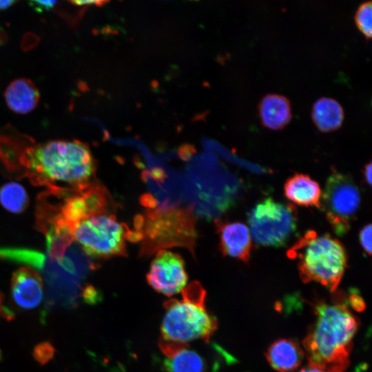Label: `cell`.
I'll return each instance as SVG.
<instances>
[{"instance_id":"1","label":"cell","mask_w":372,"mask_h":372,"mask_svg":"<svg viewBox=\"0 0 372 372\" xmlns=\"http://www.w3.org/2000/svg\"><path fill=\"white\" fill-rule=\"evenodd\" d=\"M333 303L314 304L316 320L302 341L309 365L325 372H344L349 364L353 339L359 322L349 311L342 295Z\"/></svg>"},{"instance_id":"2","label":"cell","mask_w":372,"mask_h":372,"mask_svg":"<svg viewBox=\"0 0 372 372\" xmlns=\"http://www.w3.org/2000/svg\"><path fill=\"white\" fill-rule=\"evenodd\" d=\"M28 167L42 180L76 187L88 183L95 163L87 145L77 141L56 140L28 152Z\"/></svg>"},{"instance_id":"3","label":"cell","mask_w":372,"mask_h":372,"mask_svg":"<svg viewBox=\"0 0 372 372\" xmlns=\"http://www.w3.org/2000/svg\"><path fill=\"white\" fill-rule=\"evenodd\" d=\"M297 260L303 282H316L331 292L337 289L347 267V255L342 244L329 234L310 230L287 251Z\"/></svg>"},{"instance_id":"4","label":"cell","mask_w":372,"mask_h":372,"mask_svg":"<svg viewBox=\"0 0 372 372\" xmlns=\"http://www.w3.org/2000/svg\"><path fill=\"white\" fill-rule=\"evenodd\" d=\"M182 293L181 300H172L165 304L161 327L163 340L185 344L209 339L217 328V320L205 308V290L200 283L193 282Z\"/></svg>"},{"instance_id":"5","label":"cell","mask_w":372,"mask_h":372,"mask_svg":"<svg viewBox=\"0 0 372 372\" xmlns=\"http://www.w3.org/2000/svg\"><path fill=\"white\" fill-rule=\"evenodd\" d=\"M68 233L86 254L101 258L124 256L126 240H136L134 232L117 220L113 209L84 216L68 229Z\"/></svg>"},{"instance_id":"6","label":"cell","mask_w":372,"mask_h":372,"mask_svg":"<svg viewBox=\"0 0 372 372\" xmlns=\"http://www.w3.org/2000/svg\"><path fill=\"white\" fill-rule=\"evenodd\" d=\"M296 209L267 198L258 203L248 214V222L254 242L261 246L281 247L295 233Z\"/></svg>"},{"instance_id":"7","label":"cell","mask_w":372,"mask_h":372,"mask_svg":"<svg viewBox=\"0 0 372 372\" xmlns=\"http://www.w3.org/2000/svg\"><path fill=\"white\" fill-rule=\"evenodd\" d=\"M360 203V190L353 179L334 170L326 182L320 207L337 235L349 231Z\"/></svg>"},{"instance_id":"8","label":"cell","mask_w":372,"mask_h":372,"mask_svg":"<svg viewBox=\"0 0 372 372\" xmlns=\"http://www.w3.org/2000/svg\"><path fill=\"white\" fill-rule=\"evenodd\" d=\"M146 279L152 288L160 293L167 296L177 294L187 282L185 262L179 254L161 249L152 261Z\"/></svg>"},{"instance_id":"9","label":"cell","mask_w":372,"mask_h":372,"mask_svg":"<svg viewBox=\"0 0 372 372\" xmlns=\"http://www.w3.org/2000/svg\"><path fill=\"white\" fill-rule=\"evenodd\" d=\"M43 282L41 276L30 267H22L12 274L10 292L12 300L24 310L39 307L43 298Z\"/></svg>"},{"instance_id":"10","label":"cell","mask_w":372,"mask_h":372,"mask_svg":"<svg viewBox=\"0 0 372 372\" xmlns=\"http://www.w3.org/2000/svg\"><path fill=\"white\" fill-rule=\"evenodd\" d=\"M219 248L225 256L242 262L249 260L251 238L247 227L240 222H216Z\"/></svg>"},{"instance_id":"11","label":"cell","mask_w":372,"mask_h":372,"mask_svg":"<svg viewBox=\"0 0 372 372\" xmlns=\"http://www.w3.org/2000/svg\"><path fill=\"white\" fill-rule=\"evenodd\" d=\"M304 351L294 340L282 338L274 341L265 353L269 365L278 372H293L304 358Z\"/></svg>"},{"instance_id":"12","label":"cell","mask_w":372,"mask_h":372,"mask_svg":"<svg viewBox=\"0 0 372 372\" xmlns=\"http://www.w3.org/2000/svg\"><path fill=\"white\" fill-rule=\"evenodd\" d=\"M258 115L264 127L271 130L285 127L292 118L291 105L285 96L268 94L258 104Z\"/></svg>"},{"instance_id":"13","label":"cell","mask_w":372,"mask_h":372,"mask_svg":"<svg viewBox=\"0 0 372 372\" xmlns=\"http://www.w3.org/2000/svg\"><path fill=\"white\" fill-rule=\"evenodd\" d=\"M4 99L7 106L12 112L25 114L37 107L40 93L32 80L19 78L8 85L4 92Z\"/></svg>"},{"instance_id":"14","label":"cell","mask_w":372,"mask_h":372,"mask_svg":"<svg viewBox=\"0 0 372 372\" xmlns=\"http://www.w3.org/2000/svg\"><path fill=\"white\" fill-rule=\"evenodd\" d=\"M284 193L287 198L302 207H320L321 189L309 176L297 173L285 183Z\"/></svg>"},{"instance_id":"15","label":"cell","mask_w":372,"mask_h":372,"mask_svg":"<svg viewBox=\"0 0 372 372\" xmlns=\"http://www.w3.org/2000/svg\"><path fill=\"white\" fill-rule=\"evenodd\" d=\"M344 118L342 105L330 97H321L313 105L311 118L317 129L324 133L340 128Z\"/></svg>"},{"instance_id":"16","label":"cell","mask_w":372,"mask_h":372,"mask_svg":"<svg viewBox=\"0 0 372 372\" xmlns=\"http://www.w3.org/2000/svg\"><path fill=\"white\" fill-rule=\"evenodd\" d=\"M163 366L168 372H204L205 362L195 351L185 347L168 356Z\"/></svg>"},{"instance_id":"17","label":"cell","mask_w":372,"mask_h":372,"mask_svg":"<svg viewBox=\"0 0 372 372\" xmlns=\"http://www.w3.org/2000/svg\"><path fill=\"white\" fill-rule=\"evenodd\" d=\"M0 203L10 212L21 213L28 206V196L21 185L9 182L0 188Z\"/></svg>"},{"instance_id":"18","label":"cell","mask_w":372,"mask_h":372,"mask_svg":"<svg viewBox=\"0 0 372 372\" xmlns=\"http://www.w3.org/2000/svg\"><path fill=\"white\" fill-rule=\"evenodd\" d=\"M371 2H366L361 5L355 14V23L360 31L366 39L371 37Z\"/></svg>"},{"instance_id":"19","label":"cell","mask_w":372,"mask_h":372,"mask_svg":"<svg viewBox=\"0 0 372 372\" xmlns=\"http://www.w3.org/2000/svg\"><path fill=\"white\" fill-rule=\"evenodd\" d=\"M371 224L364 225L359 233V241L363 251L368 255L371 254Z\"/></svg>"},{"instance_id":"20","label":"cell","mask_w":372,"mask_h":372,"mask_svg":"<svg viewBox=\"0 0 372 372\" xmlns=\"http://www.w3.org/2000/svg\"><path fill=\"white\" fill-rule=\"evenodd\" d=\"M30 6L37 12H43L52 9L58 0H27Z\"/></svg>"},{"instance_id":"21","label":"cell","mask_w":372,"mask_h":372,"mask_svg":"<svg viewBox=\"0 0 372 372\" xmlns=\"http://www.w3.org/2000/svg\"><path fill=\"white\" fill-rule=\"evenodd\" d=\"M349 305L356 311H362L365 309V303L359 293L355 290H351L348 298Z\"/></svg>"},{"instance_id":"22","label":"cell","mask_w":372,"mask_h":372,"mask_svg":"<svg viewBox=\"0 0 372 372\" xmlns=\"http://www.w3.org/2000/svg\"><path fill=\"white\" fill-rule=\"evenodd\" d=\"M70 3L79 6H95L101 7L108 3L110 0H68Z\"/></svg>"},{"instance_id":"23","label":"cell","mask_w":372,"mask_h":372,"mask_svg":"<svg viewBox=\"0 0 372 372\" xmlns=\"http://www.w3.org/2000/svg\"><path fill=\"white\" fill-rule=\"evenodd\" d=\"M372 166H371V162H369L368 163L365 164L364 166L362 173H363V177L366 182V183L368 185H371V179H372Z\"/></svg>"},{"instance_id":"24","label":"cell","mask_w":372,"mask_h":372,"mask_svg":"<svg viewBox=\"0 0 372 372\" xmlns=\"http://www.w3.org/2000/svg\"><path fill=\"white\" fill-rule=\"evenodd\" d=\"M17 0H0V10H5L12 6Z\"/></svg>"},{"instance_id":"25","label":"cell","mask_w":372,"mask_h":372,"mask_svg":"<svg viewBox=\"0 0 372 372\" xmlns=\"http://www.w3.org/2000/svg\"><path fill=\"white\" fill-rule=\"evenodd\" d=\"M299 372H325V371L317 367L308 364L307 366L302 368Z\"/></svg>"}]
</instances>
